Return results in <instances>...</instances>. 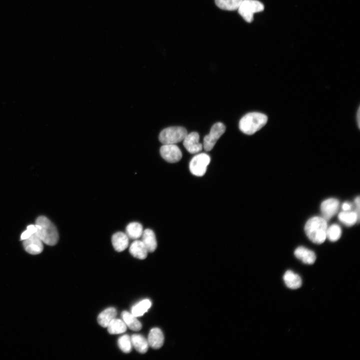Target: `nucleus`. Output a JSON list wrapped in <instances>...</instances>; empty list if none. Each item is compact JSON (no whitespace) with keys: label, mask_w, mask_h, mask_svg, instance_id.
<instances>
[{"label":"nucleus","mask_w":360,"mask_h":360,"mask_svg":"<svg viewBox=\"0 0 360 360\" xmlns=\"http://www.w3.org/2000/svg\"><path fill=\"white\" fill-rule=\"evenodd\" d=\"M36 232L43 243L50 246L56 245L59 238L54 224L46 216H38L36 220Z\"/></svg>","instance_id":"nucleus-1"},{"label":"nucleus","mask_w":360,"mask_h":360,"mask_svg":"<svg viewBox=\"0 0 360 360\" xmlns=\"http://www.w3.org/2000/svg\"><path fill=\"white\" fill-rule=\"evenodd\" d=\"M327 221L322 217L314 216L310 218L304 226V230L308 238L317 244L323 243L326 238Z\"/></svg>","instance_id":"nucleus-2"},{"label":"nucleus","mask_w":360,"mask_h":360,"mask_svg":"<svg viewBox=\"0 0 360 360\" xmlns=\"http://www.w3.org/2000/svg\"><path fill=\"white\" fill-rule=\"evenodd\" d=\"M267 121L268 117L264 114L258 112H250L240 119L239 128L244 134L252 135L261 129Z\"/></svg>","instance_id":"nucleus-3"},{"label":"nucleus","mask_w":360,"mask_h":360,"mask_svg":"<svg viewBox=\"0 0 360 360\" xmlns=\"http://www.w3.org/2000/svg\"><path fill=\"white\" fill-rule=\"evenodd\" d=\"M187 134V130L183 127H168L160 132L159 140L164 144H176L183 140Z\"/></svg>","instance_id":"nucleus-4"},{"label":"nucleus","mask_w":360,"mask_h":360,"mask_svg":"<svg viewBox=\"0 0 360 360\" xmlns=\"http://www.w3.org/2000/svg\"><path fill=\"white\" fill-rule=\"evenodd\" d=\"M264 10V4L257 0H242L238 8L239 14L248 22L253 20L254 14Z\"/></svg>","instance_id":"nucleus-5"},{"label":"nucleus","mask_w":360,"mask_h":360,"mask_svg":"<svg viewBox=\"0 0 360 360\" xmlns=\"http://www.w3.org/2000/svg\"><path fill=\"white\" fill-rule=\"evenodd\" d=\"M210 161V156L206 153L196 154L191 160L189 168L190 172L196 176H204Z\"/></svg>","instance_id":"nucleus-6"},{"label":"nucleus","mask_w":360,"mask_h":360,"mask_svg":"<svg viewBox=\"0 0 360 360\" xmlns=\"http://www.w3.org/2000/svg\"><path fill=\"white\" fill-rule=\"evenodd\" d=\"M225 130L226 126L222 123L218 122L214 124L211 128L210 133L204 138L202 146L204 150L206 152L211 150Z\"/></svg>","instance_id":"nucleus-7"},{"label":"nucleus","mask_w":360,"mask_h":360,"mask_svg":"<svg viewBox=\"0 0 360 360\" xmlns=\"http://www.w3.org/2000/svg\"><path fill=\"white\" fill-rule=\"evenodd\" d=\"M160 154L165 160L170 163L176 162L182 158L180 149L174 144H164L160 148Z\"/></svg>","instance_id":"nucleus-8"},{"label":"nucleus","mask_w":360,"mask_h":360,"mask_svg":"<svg viewBox=\"0 0 360 360\" xmlns=\"http://www.w3.org/2000/svg\"><path fill=\"white\" fill-rule=\"evenodd\" d=\"M22 241L24 250L31 254H40L44 250L43 242L36 232Z\"/></svg>","instance_id":"nucleus-9"},{"label":"nucleus","mask_w":360,"mask_h":360,"mask_svg":"<svg viewBox=\"0 0 360 360\" xmlns=\"http://www.w3.org/2000/svg\"><path fill=\"white\" fill-rule=\"evenodd\" d=\"M339 205L338 200L334 198L324 200L320 205L322 218L326 221L330 220L337 212Z\"/></svg>","instance_id":"nucleus-10"},{"label":"nucleus","mask_w":360,"mask_h":360,"mask_svg":"<svg viewBox=\"0 0 360 360\" xmlns=\"http://www.w3.org/2000/svg\"><path fill=\"white\" fill-rule=\"evenodd\" d=\"M200 136L196 132L188 134L183 140V144L190 154H196L202 150L203 146L199 142Z\"/></svg>","instance_id":"nucleus-11"},{"label":"nucleus","mask_w":360,"mask_h":360,"mask_svg":"<svg viewBox=\"0 0 360 360\" xmlns=\"http://www.w3.org/2000/svg\"><path fill=\"white\" fill-rule=\"evenodd\" d=\"M294 254L296 258L305 264H312L316 260V255L314 252L304 246H300L297 248L294 252Z\"/></svg>","instance_id":"nucleus-12"},{"label":"nucleus","mask_w":360,"mask_h":360,"mask_svg":"<svg viewBox=\"0 0 360 360\" xmlns=\"http://www.w3.org/2000/svg\"><path fill=\"white\" fill-rule=\"evenodd\" d=\"M148 342L149 346L154 349L160 348L164 342V336L160 329L154 328L150 331Z\"/></svg>","instance_id":"nucleus-13"},{"label":"nucleus","mask_w":360,"mask_h":360,"mask_svg":"<svg viewBox=\"0 0 360 360\" xmlns=\"http://www.w3.org/2000/svg\"><path fill=\"white\" fill-rule=\"evenodd\" d=\"M112 242L114 250L118 252H121L128 248L129 238L126 233L118 232L112 235Z\"/></svg>","instance_id":"nucleus-14"},{"label":"nucleus","mask_w":360,"mask_h":360,"mask_svg":"<svg viewBox=\"0 0 360 360\" xmlns=\"http://www.w3.org/2000/svg\"><path fill=\"white\" fill-rule=\"evenodd\" d=\"M129 251L134 258L140 260L146 258L148 251L141 240H135L130 244Z\"/></svg>","instance_id":"nucleus-15"},{"label":"nucleus","mask_w":360,"mask_h":360,"mask_svg":"<svg viewBox=\"0 0 360 360\" xmlns=\"http://www.w3.org/2000/svg\"><path fill=\"white\" fill-rule=\"evenodd\" d=\"M142 241L148 252H154L157 247V242L154 232L150 229H146L142 235Z\"/></svg>","instance_id":"nucleus-16"},{"label":"nucleus","mask_w":360,"mask_h":360,"mask_svg":"<svg viewBox=\"0 0 360 360\" xmlns=\"http://www.w3.org/2000/svg\"><path fill=\"white\" fill-rule=\"evenodd\" d=\"M283 279L286 286L290 289L298 288L302 284L300 276L290 270L286 272Z\"/></svg>","instance_id":"nucleus-17"},{"label":"nucleus","mask_w":360,"mask_h":360,"mask_svg":"<svg viewBox=\"0 0 360 360\" xmlns=\"http://www.w3.org/2000/svg\"><path fill=\"white\" fill-rule=\"evenodd\" d=\"M116 310L114 308H108L99 314L98 322L102 327L107 328L110 323L116 318Z\"/></svg>","instance_id":"nucleus-18"},{"label":"nucleus","mask_w":360,"mask_h":360,"mask_svg":"<svg viewBox=\"0 0 360 360\" xmlns=\"http://www.w3.org/2000/svg\"><path fill=\"white\" fill-rule=\"evenodd\" d=\"M122 318L130 330L134 331H138L141 330L142 325L137 319V317L128 311H123L122 313Z\"/></svg>","instance_id":"nucleus-19"},{"label":"nucleus","mask_w":360,"mask_h":360,"mask_svg":"<svg viewBox=\"0 0 360 360\" xmlns=\"http://www.w3.org/2000/svg\"><path fill=\"white\" fill-rule=\"evenodd\" d=\"M132 346L140 353H146L148 348V340L142 335L139 334H132L130 337Z\"/></svg>","instance_id":"nucleus-20"},{"label":"nucleus","mask_w":360,"mask_h":360,"mask_svg":"<svg viewBox=\"0 0 360 360\" xmlns=\"http://www.w3.org/2000/svg\"><path fill=\"white\" fill-rule=\"evenodd\" d=\"M338 218L340 221L348 226H350L358 222L360 217L354 211H343L339 213Z\"/></svg>","instance_id":"nucleus-21"},{"label":"nucleus","mask_w":360,"mask_h":360,"mask_svg":"<svg viewBox=\"0 0 360 360\" xmlns=\"http://www.w3.org/2000/svg\"><path fill=\"white\" fill-rule=\"evenodd\" d=\"M142 225L138 222H132L126 226V234L130 238L137 240L142 236L143 232Z\"/></svg>","instance_id":"nucleus-22"},{"label":"nucleus","mask_w":360,"mask_h":360,"mask_svg":"<svg viewBox=\"0 0 360 360\" xmlns=\"http://www.w3.org/2000/svg\"><path fill=\"white\" fill-rule=\"evenodd\" d=\"M152 306V302L148 299H144L133 306L131 313L136 317L144 315Z\"/></svg>","instance_id":"nucleus-23"},{"label":"nucleus","mask_w":360,"mask_h":360,"mask_svg":"<svg viewBox=\"0 0 360 360\" xmlns=\"http://www.w3.org/2000/svg\"><path fill=\"white\" fill-rule=\"evenodd\" d=\"M107 328L110 334H116L125 332L127 326L122 320L115 318L110 323Z\"/></svg>","instance_id":"nucleus-24"},{"label":"nucleus","mask_w":360,"mask_h":360,"mask_svg":"<svg viewBox=\"0 0 360 360\" xmlns=\"http://www.w3.org/2000/svg\"><path fill=\"white\" fill-rule=\"evenodd\" d=\"M242 0H215L216 5L220 9L226 10H238Z\"/></svg>","instance_id":"nucleus-25"},{"label":"nucleus","mask_w":360,"mask_h":360,"mask_svg":"<svg viewBox=\"0 0 360 360\" xmlns=\"http://www.w3.org/2000/svg\"><path fill=\"white\" fill-rule=\"evenodd\" d=\"M341 234V228L337 224H333L327 228L326 236L331 242L338 240L340 238Z\"/></svg>","instance_id":"nucleus-26"},{"label":"nucleus","mask_w":360,"mask_h":360,"mask_svg":"<svg viewBox=\"0 0 360 360\" xmlns=\"http://www.w3.org/2000/svg\"><path fill=\"white\" fill-rule=\"evenodd\" d=\"M118 344L120 350L124 353H129L132 350V344L130 337L128 334H124L118 339Z\"/></svg>","instance_id":"nucleus-27"},{"label":"nucleus","mask_w":360,"mask_h":360,"mask_svg":"<svg viewBox=\"0 0 360 360\" xmlns=\"http://www.w3.org/2000/svg\"><path fill=\"white\" fill-rule=\"evenodd\" d=\"M36 232V227L35 224L28 225L26 230L23 232L20 235V240H23L28 237Z\"/></svg>","instance_id":"nucleus-28"},{"label":"nucleus","mask_w":360,"mask_h":360,"mask_svg":"<svg viewBox=\"0 0 360 360\" xmlns=\"http://www.w3.org/2000/svg\"><path fill=\"white\" fill-rule=\"evenodd\" d=\"M355 204V210L354 212L357 214L358 216L360 217V196H357L354 200Z\"/></svg>","instance_id":"nucleus-29"},{"label":"nucleus","mask_w":360,"mask_h":360,"mask_svg":"<svg viewBox=\"0 0 360 360\" xmlns=\"http://www.w3.org/2000/svg\"><path fill=\"white\" fill-rule=\"evenodd\" d=\"M352 207V204L348 202H344L342 206L343 211H350Z\"/></svg>","instance_id":"nucleus-30"},{"label":"nucleus","mask_w":360,"mask_h":360,"mask_svg":"<svg viewBox=\"0 0 360 360\" xmlns=\"http://www.w3.org/2000/svg\"><path fill=\"white\" fill-rule=\"evenodd\" d=\"M360 108H358V112H357V114H356V116H356L357 122H358V126L359 128H360Z\"/></svg>","instance_id":"nucleus-31"}]
</instances>
